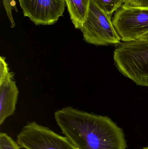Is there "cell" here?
Masks as SVG:
<instances>
[{
	"label": "cell",
	"instance_id": "cell-4",
	"mask_svg": "<svg viewBox=\"0 0 148 149\" xmlns=\"http://www.w3.org/2000/svg\"><path fill=\"white\" fill-rule=\"evenodd\" d=\"M17 142L25 149H78L66 136L36 122L28 123L22 128Z\"/></svg>",
	"mask_w": 148,
	"mask_h": 149
},
{
	"label": "cell",
	"instance_id": "cell-11",
	"mask_svg": "<svg viewBox=\"0 0 148 149\" xmlns=\"http://www.w3.org/2000/svg\"><path fill=\"white\" fill-rule=\"evenodd\" d=\"M124 3L131 7L148 9V0H126Z\"/></svg>",
	"mask_w": 148,
	"mask_h": 149
},
{
	"label": "cell",
	"instance_id": "cell-7",
	"mask_svg": "<svg viewBox=\"0 0 148 149\" xmlns=\"http://www.w3.org/2000/svg\"><path fill=\"white\" fill-rule=\"evenodd\" d=\"M14 73L0 74V125L14 113L19 90L14 80Z\"/></svg>",
	"mask_w": 148,
	"mask_h": 149
},
{
	"label": "cell",
	"instance_id": "cell-6",
	"mask_svg": "<svg viewBox=\"0 0 148 149\" xmlns=\"http://www.w3.org/2000/svg\"><path fill=\"white\" fill-rule=\"evenodd\" d=\"M24 16L35 25L54 24L63 16L65 0H18Z\"/></svg>",
	"mask_w": 148,
	"mask_h": 149
},
{
	"label": "cell",
	"instance_id": "cell-5",
	"mask_svg": "<svg viewBox=\"0 0 148 149\" xmlns=\"http://www.w3.org/2000/svg\"><path fill=\"white\" fill-rule=\"evenodd\" d=\"M112 22L123 42L137 41L148 32V9L124 3L115 13Z\"/></svg>",
	"mask_w": 148,
	"mask_h": 149
},
{
	"label": "cell",
	"instance_id": "cell-14",
	"mask_svg": "<svg viewBox=\"0 0 148 149\" xmlns=\"http://www.w3.org/2000/svg\"><path fill=\"white\" fill-rule=\"evenodd\" d=\"M123 1H124V2H125V1H126V0H123Z\"/></svg>",
	"mask_w": 148,
	"mask_h": 149
},
{
	"label": "cell",
	"instance_id": "cell-1",
	"mask_svg": "<svg viewBox=\"0 0 148 149\" xmlns=\"http://www.w3.org/2000/svg\"><path fill=\"white\" fill-rule=\"evenodd\" d=\"M64 136L78 149H127L122 129L107 116L67 107L54 113Z\"/></svg>",
	"mask_w": 148,
	"mask_h": 149
},
{
	"label": "cell",
	"instance_id": "cell-9",
	"mask_svg": "<svg viewBox=\"0 0 148 149\" xmlns=\"http://www.w3.org/2000/svg\"><path fill=\"white\" fill-rule=\"evenodd\" d=\"M97 6L110 18L121 8L123 0H93Z\"/></svg>",
	"mask_w": 148,
	"mask_h": 149
},
{
	"label": "cell",
	"instance_id": "cell-2",
	"mask_svg": "<svg viewBox=\"0 0 148 149\" xmlns=\"http://www.w3.org/2000/svg\"><path fill=\"white\" fill-rule=\"evenodd\" d=\"M114 65L138 86L148 87V40L123 42L116 45Z\"/></svg>",
	"mask_w": 148,
	"mask_h": 149
},
{
	"label": "cell",
	"instance_id": "cell-12",
	"mask_svg": "<svg viewBox=\"0 0 148 149\" xmlns=\"http://www.w3.org/2000/svg\"><path fill=\"white\" fill-rule=\"evenodd\" d=\"M139 40H148V32L145 34V35H143L140 38Z\"/></svg>",
	"mask_w": 148,
	"mask_h": 149
},
{
	"label": "cell",
	"instance_id": "cell-8",
	"mask_svg": "<svg viewBox=\"0 0 148 149\" xmlns=\"http://www.w3.org/2000/svg\"><path fill=\"white\" fill-rule=\"evenodd\" d=\"M91 0H65L75 28L81 30L86 21Z\"/></svg>",
	"mask_w": 148,
	"mask_h": 149
},
{
	"label": "cell",
	"instance_id": "cell-10",
	"mask_svg": "<svg viewBox=\"0 0 148 149\" xmlns=\"http://www.w3.org/2000/svg\"><path fill=\"white\" fill-rule=\"evenodd\" d=\"M17 142L5 133L0 134V149H20Z\"/></svg>",
	"mask_w": 148,
	"mask_h": 149
},
{
	"label": "cell",
	"instance_id": "cell-13",
	"mask_svg": "<svg viewBox=\"0 0 148 149\" xmlns=\"http://www.w3.org/2000/svg\"><path fill=\"white\" fill-rule=\"evenodd\" d=\"M142 149H148V147H146V148H144Z\"/></svg>",
	"mask_w": 148,
	"mask_h": 149
},
{
	"label": "cell",
	"instance_id": "cell-3",
	"mask_svg": "<svg viewBox=\"0 0 148 149\" xmlns=\"http://www.w3.org/2000/svg\"><path fill=\"white\" fill-rule=\"evenodd\" d=\"M81 30L86 42L97 46L117 45L121 39L113 25L111 18L90 1L86 21Z\"/></svg>",
	"mask_w": 148,
	"mask_h": 149
}]
</instances>
